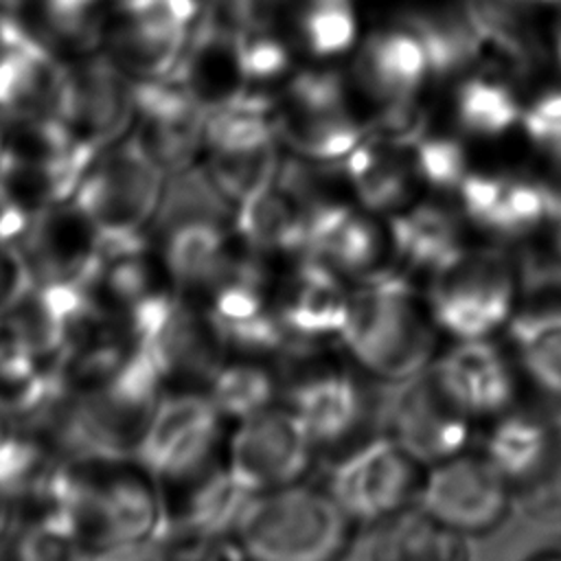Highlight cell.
<instances>
[{
  "instance_id": "obj_20",
  "label": "cell",
  "mask_w": 561,
  "mask_h": 561,
  "mask_svg": "<svg viewBox=\"0 0 561 561\" xmlns=\"http://www.w3.org/2000/svg\"><path fill=\"white\" fill-rule=\"evenodd\" d=\"M134 112V83L110 57L70 68L66 125L77 138L101 151L127 131Z\"/></svg>"
},
{
  "instance_id": "obj_29",
  "label": "cell",
  "mask_w": 561,
  "mask_h": 561,
  "mask_svg": "<svg viewBox=\"0 0 561 561\" xmlns=\"http://www.w3.org/2000/svg\"><path fill=\"white\" fill-rule=\"evenodd\" d=\"M408 28L419 37L427 68L436 77H449L469 68L482 50V37L465 9H434L414 13Z\"/></svg>"
},
{
  "instance_id": "obj_6",
  "label": "cell",
  "mask_w": 561,
  "mask_h": 561,
  "mask_svg": "<svg viewBox=\"0 0 561 561\" xmlns=\"http://www.w3.org/2000/svg\"><path fill=\"white\" fill-rule=\"evenodd\" d=\"M68 90L70 68L46 37L0 11V118L66 123Z\"/></svg>"
},
{
  "instance_id": "obj_8",
  "label": "cell",
  "mask_w": 561,
  "mask_h": 561,
  "mask_svg": "<svg viewBox=\"0 0 561 561\" xmlns=\"http://www.w3.org/2000/svg\"><path fill=\"white\" fill-rule=\"evenodd\" d=\"M316 445L287 405H272L237 423L224 454L234 482L259 495L302 480Z\"/></svg>"
},
{
  "instance_id": "obj_31",
  "label": "cell",
  "mask_w": 561,
  "mask_h": 561,
  "mask_svg": "<svg viewBox=\"0 0 561 561\" xmlns=\"http://www.w3.org/2000/svg\"><path fill=\"white\" fill-rule=\"evenodd\" d=\"M59 462L42 440L13 430L0 438V497L39 504Z\"/></svg>"
},
{
  "instance_id": "obj_32",
  "label": "cell",
  "mask_w": 561,
  "mask_h": 561,
  "mask_svg": "<svg viewBox=\"0 0 561 561\" xmlns=\"http://www.w3.org/2000/svg\"><path fill=\"white\" fill-rule=\"evenodd\" d=\"M524 2L519 0H465V11L482 37L493 44L517 70H528L535 64L537 46L526 26Z\"/></svg>"
},
{
  "instance_id": "obj_41",
  "label": "cell",
  "mask_w": 561,
  "mask_h": 561,
  "mask_svg": "<svg viewBox=\"0 0 561 561\" xmlns=\"http://www.w3.org/2000/svg\"><path fill=\"white\" fill-rule=\"evenodd\" d=\"M287 105L302 110H344V85L335 72H302L287 90Z\"/></svg>"
},
{
  "instance_id": "obj_10",
  "label": "cell",
  "mask_w": 561,
  "mask_h": 561,
  "mask_svg": "<svg viewBox=\"0 0 561 561\" xmlns=\"http://www.w3.org/2000/svg\"><path fill=\"white\" fill-rule=\"evenodd\" d=\"M419 469L390 436H375L337 460L327 491L355 524H381L408 508Z\"/></svg>"
},
{
  "instance_id": "obj_1",
  "label": "cell",
  "mask_w": 561,
  "mask_h": 561,
  "mask_svg": "<svg viewBox=\"0 0 561 561\" xmlns=\"http://www.w3.org/2000/svg\"><path fill=\"white\" fill-rule=\"evenodd\" d=\"M440 335L425 287L410 274L390 267L351 283L340 344L368 375L392 383L421 375Z\"/></svg>"
},
{
  "instance_id": "obj_38",
  "label": "cell",
  "mask_w": 561,
  "mask_h": 561,
  "mask_svg": "<svg viewBox=\"0 0 561 561\" xmlns=\"http://www.w3.org/2000/svg\"><path fill=\"white\" fill-rule=\"evenodd\" d=\"M160 546L167 561H252L234 533L173 537Z\"/></svg>"
},
{
  "instance_id": "obj_39",
  "label": "cell",
  "mask_w": 561,
  "mask_h": 561,
  "mask_svg": "<svg viewBox=\"0 0 561 561\" xmlns=\"http://www.w3.org/2000/svg\"><path fill=\"white\" fill-rule=\"evenodd\" d=\"M237 57L243 81H267L272 77H278L289 61L285 46L274 37L263 35V31L252 35L241 31Z\"/></svg>"
},
{
  "instance_id": "obj_12",
  "label": "cell",
  "mask_w": 561,
  "mask_h": 561,
  "mask_svg": "<svg viewBox=\"0 0 561 561\" xmlns=\"http://www.w3.org/2000/svg\"><path fill=\"white\" fill-rule=\"evenodd\" d=\"M438 388L473 421L495 419L515 405L519 366L495 337L454 340L427 366Z\"/></svg>"
},
{
  "instance_id": "obj_50",
  "label": "cell",
  "mask_w": 561,
  "mask_h": 561,
  "mask_svg": "<svg viewBox=\"0 0 561 561\" xmlns=\"http://www.w3.org/2000/svg\"><path fill=\"white\" fill-rule=\"evenodd\" d=\"M519 2L526 4V2H550V0H519Z\"/></svg>"
},
{
  "instance_id": "obj_36",
  "label": "cell",
  "mask_w": 561,
  "mask_h": 561,
  "mask_svg": "<svg viewBox=\"0 0 561 561\" xmlns=\"http://www.w3.org/2000/svg\"><path fill=\"white\" fill-rule=\"evenodd\" d=\"M300 28L313 55L327 57L346 50L355 39L351 0H309Z\"/></svg>"
},
{
  "instance_id": "obj_43",
  "label": "cell",
  "mask_w": 561,
  "mask_h": 561,
  "mask_svg": "<svg viewBox=\"0 0 561 561\" xmlns=\"http://www.w3.org/2000/svg\"><path fill=\"white\" fill-rule=\"evenodd\" d=\"M31 283V274L18 245L0 243V309L13 302Z\"/></svg>"
},
{
  "instance_id": "obj_5",
  "label": "cell",
  "mask_w": 561,
  "mask_h": 561,
  "mask_svg": "<svg viewBox=\"0 0 561 561\" xmlns=\"http://www.w3.org/2000/svg\"><path fill=\"white\" fill-rule=\"evenodd\" d=\"M274 276L276 263L243 245L234 270L199 300L230 353L270 357L289 348L278 318Z\"/></svg>"
},
{
  "instance_id": "obj_25",
  "label": "cell",
  "mask_w": 561,
  "mask_h": 561,
  "mask_svg": "<svg viewBox=\"0 0 561 561\" xmlns=\"http://www.w3.org/2000/svg\"><path fill=\"white\" fill-rule=\"evenodd\" d=\"M427 72L425 50L412 31L373 35L357 59L359 83L383 103L412 96Z\"/></svg>"
},
{
  "instance_id": "obj_3",
  "label": "cell",
  "mask_w": 561,
  "mask_h": 561,
  "mask_svg": "<svg viewBox=\"0 0 561 561\" xmlns=\"http://www.w3.org/2000/svg\"><path fill=\"white\" fill-rule=\"evenodd\" d=\"M355 526L329 491L296 482L252 495L234 535L252 561H342Z\"/></svg>"
},
{
  "instance_id": "obj_19",
  "label": "cell",
  "mask_w": 561,
  "mask_h": 561,
  "mask_svg": "<svg viewBox=\"0 0 561 561\" xmlns=\"http://www.w3.org/2000/svg\"><path fill=\"white\" fill-rule=\"evenodd\" d=\"M482 454L511 489L550 482L561 473V416L513 405L493 419Z\"/></svg>"
},
{
  "instance_id": "obj_45",
  "label": "cell",
  "mask_w": 561,
  "mask_h": 561,
  "mask_svg": "<svg viewBox=\"0 0 561 561\" xmlns=\"http://www.w3.org/2000/svg\"><path fill=\"white\" fill-rule=\"evenodd\" d=\"M15 430V416H13V405L11 401L0 394V438L11 434Z\"/></svg>"
},
{
  "instance_id": "obj_34",
  "label": "cell",
  "mask_w": 561,
  "mask_h": 561,
  "mask_svg": "<svg viewBox=\"0 0 561 561\" xmlns=\"http://www.w3.org/2000/svg\"><path fill=\"white\" fill-rule=\"evenodd\" d=\"M456 110L460 125L478 136H497L519 116L511 90L484 79L462 83L458 90Z\"/></svg>"
},
{
  "instance_id": "obj_49",
  "label": "cell",
  "mask_w": 561,
  "mask_h": 561,
  "mask_svg": "<svg viewBox=\"0 0 561 561\" xmlns=\"http://www.w3.org/2000/svg\"><path fill=\"white\" fill-rule=\"evenodd\" d=\"M2 142H4V136H2V127H0V156H2Z\"/></svg>"
},
{
  "instance_id": "obj_44",
  "label": "cell",
  "mask_w": 561,
  "mask_h": 561,
  "mask_svg": "<svg viewBox=\"0 0 561 561\" xmlns=\"http://www.w3.org/2000/svg\"><path fill=\"white\" fill-rule=\"evenodd\" d=\"M88 561H167V554L160 543H138L127 548H116L101 554H90Z\"/></svg>"
},
{
  "instance_id": "obj_2",
  "label": "cell",
  "mask_w": 561,
  "mask_h": 561,
  "mask_svg": "<svg viewBox=\"0 0 561 561\" xmlns=\"http://www.w3.org/2000/svg\"><path fill=\"white\" fill-rule=\"evenodd\" d=\"M524 291L515 250L502 241L469 243L425 280L434 320L451 340L495 337L513 322Z\"/></svg>"
},
{
  "instance_id": "obj_16",
  "label": "cell",
  "mask_w": 561,
  "mask_h": 561,
  "mask_svg": "<svg viewBox=\"0 0 561 561\" xmlns=\"http://www.w3.org/2000/svg\"><path fill=\"white\" fill-rule=\"evenodd\" d=\"M164 500L162 541L191 535L234 533L248 495L230 476L224 456L213 458L204 467L160 482Z\"/></svg>"
},
{
  "instance_id": "obj_40",
  "label": "cell",
  "mask_w": 561,
  "mask_h": 561,
  "mask_svg": "<svg viewBox=\"0 0 561 561\" xmlns=\"http://www.w3.org/2000/svg\"><path fill=\"white\" fill-rule=\"evenodd\" d=\"M425 116L412 96L386 103V110L375 121L377 140L388 147H408L423 140Z\"/></svg>"
},
{
  "instance_id": "obj_30",
  "label": "cell",
  "mask_w": 561,
  "mask_h": 561,
  "mask_svg": "<svg viewBox=\"0 0 561 561\" xmlns=\"http://www.w3.org/2000/svg\"><path fill=\"white\" fill-rule=\"evenodd\" d=\"M276 127L283 140L300 156L313 160H335L359 145V127L344 110L291 107L278 116Z\"/></svg>"
},
{
  "instance_id": "obj_21",
  "label": "cell",
  "mask_w": 561,
  "mask_h": 561,
  "mask_svg": "<svg viewBox=\"0 0 561 561\" xmlns=\"http://www.w3.org/2000/svg\"><path fill=\"white\" fill-rule=\"evenodd\" d=\"M469 228L473 226L460 206L412 202L388 219L394 267L412 278L427 280L443 263L473 243Z\"/></svg>"
},
{
  "instance_id": "obj_47",
  "label": "cell",
  "mask_w": 561,
  "mask_h": 561,
  "mask_svg": "<svg viewBox=\"0 0 561 561\" xmlns=\"http://www.w3.org/2000/svg\"><path fill=\"white\" fill-rule=\"evenodd\" d=\"M9 524H11V506L4 497H0V539L4 537Z\"/></svg>"
},
{
  "instance_id": "obj_37",
  "label": "cell",
  "mask_w": 561,
  "mask_h": 561,
  "mask_svg": "<svg viewBox=\"0 0 561 561\" xmlns=\"http://www.w3.org/2000/svg\"><path fill=\"white\" fill-rule=\"evenodd\" d=\"M414 169L432 188L456 191L467 175L465 151L449 138H423L416 142Z\"/></svg>"
},
{
  "instance_id": "obj_27",
  "label": "cell",
  "mask_w": 561,
  "mask_h": 561,
  "mask_svg": "<svg viewBox=\"0 0 561 561\" xmlns=\"http://www.w3.org/2000/svg\"><path fill=\"white\" fill-rule=\"evenodd\" d=\"M344 173L362 208L394 215L412 204V169L381 145H357L344 160Z\"/></svg>"
},
{
  "instance_id": "obj_33",
  "label": "cell",
  "mask_w": 561,
  "mask_h": 561,
  "mask_svg": "<svg viewBox=\"0 0 561 561\" xmlns=\"http://www.w3.org/2000/svg\"><path fill=\"white\" fill-rule=\"evenodd\" d=\"M278 167L276 147L274 142H267L243 151L210 153L208 175L221 197L237 206L261 188L274 184Z\"/></svg>"
},
{
  "instance_id": "obj_14",
  "label": "cell",
  "mask_w": 561,
  "mask_h": 561,
  "mask_svg": "<svg viewBox=\"0 0 561 561\" xmlns=\"http://www.w3.org/2000/svg\"><path fill=\"white\" fill-rule=\"evenodd\" d=\"M164 221L158 245L164 270L180 296L199 302L234 270L243 243L221 226L217 213H186Z\"/></svg>"
},
{
  "instance_id": "obj_42",
  "label": "cell",
  "mask_w": 561,
  "mask_h": 561,
  "mask_svg": "<svg viewBox=\"0 0 561 561\" xmlns=\"http://www.w3.org/2000/svg\"><path fill=\"white\" fill-rule=\"evenodd\" d=\"M202 11V0H123L121 13L164 24V26H178L186 28L191 20L197 18Z\"/></svg>"
},
{
  "instance_id": "obj_4",
  "label": "cell",
  "mask_w": 561,
  "mask_h": 561,
  "mask_svg": "<svg viewBox=\"0 0 561 561\" xmlns=\"http://www.w3.org/2000/svg\"><path fill=\"white\" fill-rule=\"evenodd\" d=\"M162 175L140 138L131 136L94 158L70 204L99 239L142 237L160 210Z\"/></svg>"
},
{
  "instance_id": "obj_51",
  "label": "cell",
  "mask_w": 561,
  "mask_h": 561,
  "mask_svg": "<svg viewBox=\"0 0 561 561\" xmlns=\"http://www.w3.org/2000/svg\"><path fill=\"white\" fill-rule=\"evenodd\" d=\"M0 11H2V7H0Z\"/></svg>"
},
{
  "instance_id": "obj_15",
  "label": "cell",
  "mask_w": 561,
  "mask_h": 561,
  "mask_svg": "<svg viewBox=\"0 0 561 561\" xmlns=\"http://www.w3.org/2000/svg\"><path fill=\"white\" fill-rule=\"evenodd\" d=\"M305 254L348 283L394 267L388 226H379L370 210H357L344 199L311 215Z\"/></svg>"
},
{
  "instance_id": "obj_35",
  "label": "cell",
  "mask_w": 561,
  "mask_h": 561,
  "mask_svg": "<svg viewBox=\"0 0 561 561\" xmlns=\"http://www.w3.org/2000/svg\"><path fill=\"white\" fill-rule=\"evenodd\" d=\"M70 524L57 513H42L15 541V561H88Z\"/></svg>"
},
{
  "instance_id": "obj_48",
  "label": "cell",
  "mask_w": 561,
  "mask_h": 561,
  "mask_svg": "<svg viewBox=\"0 0 561 561\" xmlns=\"http://www.w3.org/2000/svg\"><path fill=\"white\" fill-rule=\"evenodd\" d=\"M554 48H557V59H559V66H561V9H559V15L554 20Z\"/></svg>"
},
{
  "instance_id": "obj_7",
  "label": "cell",
  "mask_w": 561,
  "mask_h": 561,
  "mask_svg": "<svg viewBox=\"0 0 561 561\" xmlns=\"http://www.w3.org/2000/svg\"><path fill=\"white\" fill-rule=\"evenodd\" d=\"M221 423L206 390H164L140 436L136 462L158 482L182 478L217 456Z\"/></svg>"
},
{
  "instance_id": "obj_28",
  "label": "cell",
  "mask_w": 561,
  "mask_h": 561,
  "mask_svg": "<svg viewBox=\"0 0 561 561\" xmlns=\"http://www.w3.org/2000/svg\"><path fill=\"white\" fill-rule=\"evenodd\" d=\"M110 59L140 79H164L175 68L186 44V28L145 22L121 13L107 33Z\"/></svg>"
},
{
  "instance_id": "obj_24",
  "label": "cell",
  "mask_w": 561,
  "mask_h": 561,
  "mask_svg": "<svg viewBox=\"0 0 561 561\" xmlns=\"http://www.w3.org/2000/svg\"><path fill=\"white\" fill-rule=\"evenodd\" d=\"M368 561H471V550L465 535L414 506L379 524Z\"/></svg>"
},
{
  "instance_id": "obj_46",
  "label": "cell",
  "mask_w": 561,
  "mask_h": 561,
  "mask_svg": "<svg viewBox=\"0 0 561 561\" xmlns=\"http://www.w3.org/2000/svg\"><path fill=\"white\" fill-rule=\"evenodd\" d=\"M522 561H561V543L543 546V548L530 552L528 557H524Z\"/></svg>"
},
{
  "instance_id": "obj_22",
  "label": "cell",
  "mask_w": 561,
  "mask_h": 561,
  "mask_svg": "<svg viewBox=\"0 0 561 561\" xmlns=\"http://www.w3.org/2000/svg\"><path fill=\"white\" fill-rule=\"evenodd\" d=\"M234 234L256 256L280 263L307 252L309 215L283 186L270 184L234 206Z\"/></svg>"
},
{
  "instance_id": "obj_11",
  "label": "cell",
  "mask_w": 561,
  "mask_h": 561,
  "mask_svg": "<svg viewBox=\"0 0 561 561\" xmlns=\"http://www.w3.org/2000/svg\"><path fill=\"white\" fill-rule=\"evenodd\" d=\"M280 324L291 346L340 342L351 283L309 254L276 263L274 276Z\"/></svg>"
},
{
  "instance_id": "obj_9",
  "label": "cell",
  "mask_w": 561,
  "mask_h": 561,
  "mask_svg": "<svg viewBox=\"0 0 561 561\" xmlns=\"http://www.w3.org/2000/svg\"><path fill=\"white\" fill-rule=\"evenodd\" d=\"M511 484L480 454L467 449L427 467L416 491V506L438 524L480 535L497 528L511 508Z\"/></svg>"
},
{
  "instance_id": "obj_17",
  "label": "cell",
  "mask_w": 561,
  "mask_h": 561,
  "mask_svg": "<svg viewBox=\"0 0 561 561\" xmlns=\"http://www.w3.org/2000/svg\"><path fill=\"white\" fill-rule=\"evenodd\" d=\"M285 405L296 414L318 449L337 445L355 434L366 414V394L348 368L311 364L289 381Z\"/></svg>"
},
{
  "instance_id": "obj_13",
  "label": "cell",
  "mask_w": 561,
  "mask_h": 561,
  "mask_svg": "<svg viewBox=\"0 0 561 561\" xmlns=\"http://www.w3.org/2000/svg\"><path fill=\"white\" fill-rule=\"evenodd\" d=\"M473 419L434 381L430 370L403 381L390 412V438L421 467L467 449Z\"/></svg>"
},
{
  "instance_id": "obj_23",
  "label": "cell",
  "mask_w": 561,
  "mask_h": 561,
  "mask_svg": "<svg viewBox=\"0 0 561 561\" xmlns=\"http://www.w3.org/2000/svg\"><path fill=\"white\" fill-rule=\"evenodd\" d=\"M522 305L508 324L511 353L519 370L548 397L561 401V294Z\"/></svg>"
},
{
  "instance_id": "obj_26",
  "label": "cell",
  "mask_w": 561,
  "mask_h": 561,
  "mask_svg": "<svg viewBox=\"0 0 561 561\" xmlns=\"http://www.w3.org/2000/svg\"><path fill=\"white\" fill-rule=\"evenodd\" d=\"M206 394L224 421L239 423L276 405L283 386L267 357L230 353L210 377Z\"/></svg>"
},
{
  "instance_id": "obj_18",
  "label": "cell",
  "mask_w": 561,
  "mask_h": 561,
  "mask_svg": "<svg viewBox=\"0 0 561 561\" xmlns=\"http://www.w3.org/2000/svg\"><path fill=\"white\" fill-rule=\"evenodd\" d=\"M167 386L206 390L219 364L230 355L204 307L180 296L160 327L142 342Z\"/></svg>"
}]
</instances>
